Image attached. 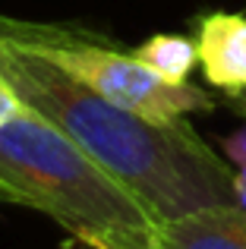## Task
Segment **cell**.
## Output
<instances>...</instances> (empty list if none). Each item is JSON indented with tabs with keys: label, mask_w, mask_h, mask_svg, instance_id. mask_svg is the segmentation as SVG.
I'll list each match as a JSON object with an SVG mask.
<instances>
[{
	"label": "cell",
	"mask_w": 246,
	"mask_h": 249,
	"mask_svg": "<svg viewBox=\"0 0 246 249\" xmlns=\"http://www.w3.org/2000/svg\"><path fill=\"white\" fill-rule=\"evenodd\" d=\"M193 25L205 79L228 95H246V13H205Z\"/></svg>",
	"instance_id": "277c9868"
},
{
	"label": "cell",
	"mask_w": 246,
	"mask_h": 249,
	"mask_svg": "<svg viewBox=\"0 0 246 249\" xmlns=\"http://www.w3.org/2000/svg\"><path fill=\"white\" fill-rule=\"evenodd\" d=\"M22 101H19L16 98V91H13V85L3 79V76H0V129L6 126V123L10 120H16L19 114H22Z\"/></svg>",
	"instance_id": "52a82bcc"
},
{
	"label": "cell",
	"mask_w": 246,
	"mask_h": 249,
	"mask_svg": "<svg viewBox=\"0 0 246 249\" xmlns=\"http://www.w3.org/2000/svg\"><path fill=\"white\" fill-rule=\"evenodd\" d=\"M0 199L48 214L86 249H155L161 227L120 177L29 107L0 129Z\"/></svg>",
	"instance_id": "7a4b0ae2"
},
{
	"label": "cell",
	"mask_w": 246,
	"mask_h": 249,
	"mask_svg": "<svg viewBox=\"0 0 246 249\" xmlns=\"http://www.w3.org/2000/svg\"><path fill=\"white\" fill-rule=\"evenodd\" d=\"M0 44L25 51L60 73L79 79L107 101L148 120H180L193 110H211L215 101L190 82H167L120 41L82 25L32 22L0 13Z\"/></svg>",
	"instance_id": "3957f363"
},
{
	"label": "cell",
	"mask_w": 246,
	"mask_h": 249,
	"mask_svg": "<svg viewBox=\"0 0 246 249\" xmlns=\"http://www.w3.org/2000/svg\"><path fill=\"white\" fill-rule=\"evenodd\" d=\"M155 249H246V208L205 205L161 221Z\"/></svg>",
	"instance_id": "5b68a950"
},
{
	"label": "cell",
	"mask_w": 246,
	"mask_h": 249,
	"mask_svg": "<svg viewBox=\"0 0 246 249\" xmlns=\"http://www.w3.org/2000/svg\"><path fill=\"white\" fill-rule=\"evenodd\" d=\"M224 155H228L237 167H246V126L224 139Z\"/></svg>",
	"instance_id": "ba28073f"
},
{
	"label": "cell",
	"mask_w": 246,
	"mask_h": 249,
	"mask_svg": "<svg viewBox=\"0 0 246 249\" xmlns=\"http://www.w3.org/2000/svg\"><path fill=\"white\" fill-rule=\"evenodd\" d=\"M0 76L22 107L57 126L120 177L161 221L205 205H234L237 170L180 117L148 120L107 101L57 67L0 44Z\"/></svg>",
	"instance_id": "6da1fadb"
},
{
	"label": "cell",
	"mask_w": 246,
	"mask_h": 249,
	"mask_svg": "<svg viewBox=\"0 0 246 249\" xmlns=\"http://www.w3.org/2000/svg\"><path fill=\"white\" fill-rule=\"evenodd\" d=\"M234 180H237V183H246V167L237 170V174H234Z\"/></svg>",
	"instance_id": "9c48e42d"
},
{
	"label": "cell",
	"mask_w": 246,
	"mask_h": 249,
	"mask_svg": "<svg viewBox=\"0 0 246 249\" xmlns=\"http://www.w3.org/2000/svg\"><path fill=\"white\" fill-rule=\"evenodd\" d=\"M133 54L139 57L145 67H152L161 79L167 82H186L193 73V67L199 63L196 57V41L183 35H155L148 41H142L139 48H133Z\"/></svg>",
	"instance_id": "8992f818"
}]
</instances>
